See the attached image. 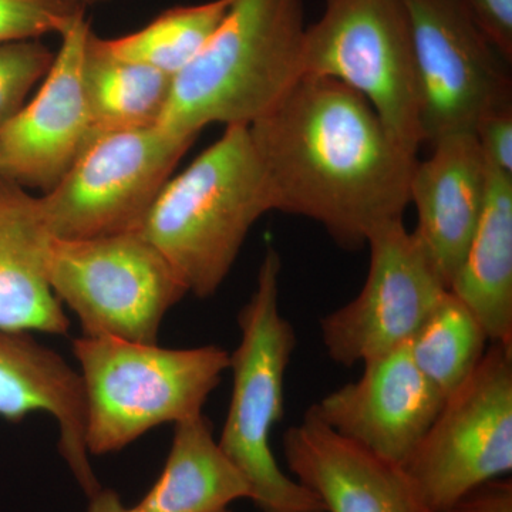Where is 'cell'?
<instances>
[{
	"instance_id": "obj_1",
	"label": "cell",
	"mask_w": 512,
	"mask_h": 512,
	"mask_svg": "<svg viewBox=\"0 0 512 512\" xmlns=\"http://www.w3.org/2000/svg\"><path fill=\"white\" fill-rule=\"evenodd\" d=\"M248 128L272 211L318 222L348 251L403 220L419 158L346 84L301 76Z\"/></svg>"
},
{
	"instance_id": "obj_23",
	"label": "cell",
	"mask_w": 512,
	"mask_h": 512,
	"mask_svg": "<svg viewBox=\"0 0 512 512\" xmlns=\"http://www.w3.org/2000/svg\"><path fill=\"white\" fill-rule=\"evenodd\" d=\"M55 56L39 39L0 43V126L25 106L30 90L52 69Z\"/></svg>"
},
{
	"instance_id": "obj_13",
	"label": "cell",
	"mask_w": 512,
	"mask_h": 512,
	"mask_svg": "<svg viewBox=\"0 0 512 512\" xmlns=\"http://www.w3.org/2000/svg\"><path fill=\"white\" fill-rule=\"evenodd\" d=\"M363 367L359 380L326 394L309 410L340 436L402 467L446 397L420 372L409 343Z\"/></svg>"
},
{
	"instance_id": "obj_17",
	"label": "cell",
	"mask_w": 512,
	"mask_h": 512,
	"mask_svg": "<svg viewBox=\"0 0 512 512\" xmlns=\"http://www.w3.org/2000/svg\"><path fill=\"white\" fill-rule=\"evenodd\" d=\"M53 239L40 198L0 177V328L69 332V316L47 275Z\"/></svg>"
},
{
	"instance_id": "obj_21",
	"label": "cell",
	"mask_w": 512,
	"mask_h": 512,
	"mask_svg": "<svg viewBox=\"0 0 512 512\" xmlns=\"http://www.w3.org/2000/svg\"><path fill=\"white\" fill-rule=\"evenodd\" d=\"M488 342L473 312L446 291L414 333L409 350L420 372L447 399L473 375Z\"/></svg>"
},
{
	"instance_id": "obj_6",
	"label": "cell",
	"mask_w": 512,
	"mask_h": 512,
	"mask_svg": "<svg viewBox=\"0 0 512 512\" xmlns=\"http://www.w3.org/2000/svg\"><path fill=\"white\" fill-rule=\"evenodd\" d=\"M47 275L83 336L157 343L161 323L187 295L173 266L140 232L53 239Z\"/></svg>"
},
{
	"instance_id": "obj_15",
	"label": "cell",
	"mask_w": 512,
	"mask_h": 512,
	"mask_svg": "<svg viewBox=\"0 0 512 512\" xmlns=\"http://www.w3.org/2000/svg\"><path fill=\"white\" fill-rule=\"evenodd\" d=\"M286 464L326 512H427L403 468L340 436L308 410L286 430Z\"/></svg>"
},
{
	"instance_id": "obj_9",
	"label": "cell",
	"mask_w": 512,
	"mask_h": 512,
	"mask_svg": "<svg viewBox=\"0 0 512 512\" xmlns=\"http://www.w3.org/2000/svg\"><path fill=\"white\" fill-rule=\"evenodd\" d=\"M191 146L158 126L94 137L62 180L39 197L53 238L140 232Z\"/></svg>"
},
{
	"instance_id": "obj_20",
	"label": "cell",
	"mask_w": 512,
	"mask_h": 512,
	"mask_svg": "<svg viewBox=\"0 0 512 512\" xmlns=\"http://www.w3.org/2000/svg\"><path fill=\"white\" fill-rule=\"evenodd\" d=\"M82 72L94 137L157 126L173 77L111 55L92 30L87 36Z\"/></svg>"
},
{
	"instance_id": "obj_16",
	"label": "cell",
	"mask_w": 512,
	"mask_h": 512,
	"mask_svg": "<svg viewBox=\"0 0 512 512\" xmlns=\"http://www.w3.org/2000/svg\"><path fill=\"white\" fill-rule=\"evenodd\" d=\"M33 413L55 419L60 454L92 497L101 487L84 440L86 403L79 372L32 333L0 328V417L20 423Z\"/></svg>"
},
{
	"instance_id": "obj_14",
	"label": "cell",
	"mask_w": 512,
	"mask_h": 512,
	"mask_svg": "<svg viewBox=\"0 0 512 512\" xmlns=\"http://www.w3.org/2000/svg\"><path fill=\"white\" fill-rule=\"evenodd\" d=\"M488 164L476 133L450 134L417 161L410 204L417 210L413 235L447 289L470 247L483 212Z\"/></svg>"
},
{
	"instance_id": "obj_7",
	"label": "cell",
	"mask_w": 512,
	"mask_h": 512,
	"mask_svg": "<svg viewBox=\"0 0 512 512\" xmlns=\"http://www.w3.org/2000/svg\"><path fill=\"white\" fill-rule=\"evenodd\" d=\"M302 76L346 84L400 144L419 153V89L403 0H325L322 16L303 37Z\"/></svg>"
},
{
	"instance_id": "obj_22",
	"label": "cell",
	"mask_w": 512,
	"mask_h": 512,
	"mask_svg": "<svg viewBox=\"0 0 512 512\" xmlns=\"http://www.w3.org/2000/svg\"><path fill=\"white\" fill-rule=\"evenodd\" d=\"M232 0L175 6L147 26L116 39H103L104 49L128 62L146 64L167 76H178L220 28Z\"/></svg>"
},
{
	"instance_id": "obj_27",
	"label": "cell",
	"mask_w": 512,
	"mask_h": 512,
	"mask_svg": "<svg viewBox=\"0 0 512 512\" xmlns=\"http://www.w3.org/2000/svg\"><path fill=\"white\" fill-rule=\"evenodd\" d=\"M448 512H512V481L501 477L480 484Z\"/></svg>"
},
{
	"instance_id": "obj_8",
	"label": "cell",
	"mask_w": 512,
	"mask_h": 512,
	"mask_svg": "<svg viewBox=\"0 0 512 512\" xmlns=\"http://www.w3.org/2000/svg\"><path fill=\"white\" fill-rule=\"evenodd\" d=\"M402 468L427 512H448L468 491L511 473L512 346L491 343Z\"/></svg>"
},
{
	"instance_id": "obj_26",
	"label": "cell",
	"mask_w": 512,
	"mask_h": 512,
	"mask_svg": "<svg viewBox=\"0 0 512 512\" xmlns=\"http://www.w3.org/2000/svg\"><path fill=\"white\" fill-rule=\"evenodd\" d=\"M476 136L487 163L512 177V107L485 117Z\"/></svg>"
},
{
	"instance_id": "obj_4",
	"label": "cell",
	"mask_w": 512,
	"mask_h": 512,
	"mask_svg": "<svg viewBox=\"0 0 512 512\" xmlns=\"http://www.w3.org/2000/svg\"><path fill=\"white\" fill-rule=\"evenodd\" d=\"M281 255L266 249L251 298L238 315L241 339L229 353L232 393L218 444L241 471L262 512H326L318 497L286 476L271 447L284 417L285 375L296 348L295 329L279 308Z\"/></svg>"
},
{
	"instance_id": "obj_30",
	"label": "cell",
	"mask_w": 512,
	"mask_h": 512,
	"mask_svg": "<svg viewBox=\"0 0 512 512\" xmlns=\"http://www.w3.org/2000/svg\"><path fill=\"white\" fill-rule=\"evenodd\" d=\"M220 512H229V511H228V508H227V510H222V511H220Z\"/></svg>"
},
{
	"instance_id": "obj_10",
	"label": "cell",
	"mask_w": 512,
	"mask_h": 512,
	"mask_svg": "<svg viewBox=\"0 0 512 512\" xmlns=\"http://www.w3.org/2000/svg\"><path fill=\"white\" fill-rule=\"evenodd\" d=\"M403 2L412 30L423 144L476 133L485 117L512 107L508 62L460 0Z\"/></svg>"
},
{
	"instance_id": "obj_24",
	"label": "cell",
	"mask_w": 512,
	"mask_h": 512,
	"mask_svg": "<svg viewBox=\"0 0 512 512\" xmlns=\"http://www.w3.org/2000/svg\"><path fill=\"white\" fill-rule=\"evenodd\" d=\"M82 10L66 0H0V43L62 36Z\"/></svg>"
},
{
	"instance_id": "obj_12",
	"label": "cell",
	"mask_w": 512,
	"mask_h": 512,
	"mask_svg": "<svg viewBox=\"0 0 512 512\" xmlns=\"http://www.w3.org/2000/svg\"><path fill=\"white\" fill-rule=\"evenodd\" d=\"M90 30L82 10L39 92L0 126V177L25 190H52L93 141L82 72Z\"/></svg>"
},
{
	"instance_id": "obj_5",
	"label": "cell",
	"mask_w": 512,
	"mask_h": 512,
	"mask_svg": "<svg viewBox=\"0 0 512 512\" xmlns=\"http://www.w3.org/2000/svg\"><path fill=\"white\" fill-rule=\"evenodd\" d=\"M80 367L89 454L130 446L161 424L191 419L229 370V352L208 345L160 348L113 338L73 340Z\"/></svg>"
},
{
	"instance_id": "obj_28",
	"label": "cell",
	"mask_w": 512,
	"mask_h": 512,
	"mask_svg": "<svg viewBox=\"0 0 512 512\" xmlns=\"http://www.w3.org/2000/svg\"><path fill=\"white\" fill-rule=\"evenodd\" d=\"M87 512H144L136 507L128 508L121 503L119 494L111 490L97 491L96 494L90 497L89 510Z\"/></svg>"
},
{
	"instance_id": "obj_18",
	"label": "cell",
	"mask_w": 512,
	"mask_h": 512,
	"mask_svg": "<svg viewBox=\"0 0 512 512\" xmlns=\"http://www.w3.org/2000/svg\"><path fill=\"white\" fill-rule=\"evenodd\" d=\"M448 291L473 312L491 343L512 346V177L493 165L480 221Z\"/></svg>"
},
{
	"instance_id": "obj_29",
	"label": "cell",
	"mask_w": 512,
	"mask_h": 512,
	"mask_svg": "<svg viewBox=\"0 0 512 512\" xmlns=\"http://www.w3.org/2000/svg\"><path fill=\"white\" fill-rule=\"evenodd\" d=\"M66 2L73 3V5L82 6V8H86V6L97 5V3L106 2V0H66Z\"/></svg>"
},
{
	"instance_id": "obj_25",
	"label": "cell",
	"mask_w": 512,
	"mask_h": 512,
	"mask_svg": "<svg viewBox=\"0 0 512 512\" xmlns=\"http://www.w3.org/2000/svg\"><path fill=\"white\" fill-rule=\"evenodd\" d=\"M468 16L501 56L512 60V0H460Z\"/></svg>"
},
{
	"instance_id": "obj_3",
	"label": "cell",
	"mask_w": 512,
	"mask_h": 512,
	"mask_svg": "<svg viewBox=\"0 0 512 512\" xmlns=\"http://www.w3.org/2000/svg\"><path fill=\"white\" fill-rule=\"evenodd\" d=\"M269 211L271 197L249 128L228 126L167 181L140 234L173 266L188 293L211 298L255 222Z\"/></svg>"
},
{
	"instance_id": "obj_19",
	"label": "cell",
	"mask_w": 512,
	"mask_h": 512,
	"mask_svg": "<svg viewBox=\"0 0 512 512\" xmlns=\"http://www.w3.org/2000/svg\"><path fill=\"white\" fill-rule=\"evenodd\" d=\"M241 498L251 500L247 480L198 414L174 424L163 473L137 505L144 512H220Z\"/></svg>"
},
{
	"instance_id": "obj_11",
	"label": "cell",
	"mask_w": 512,
	"mask_h": 512,
	"mask_svg": "<svg viewBox=\"0 0 512 512\" xmlns=\"http://www.w3.org/2000/svg\"><path fill=\"white\" fill-rule=\"evenodd\" d=\"M369 271L353 301L320 320L323 346L345 367L402 348L448 291L403 220L367 235Z\"/></svg>"
},
{
	"instance_id": "obj_2",
	"label": "cell",
	"mask_w": 512,
	"mask_h": 512,
	"mask_svg": "<svg viewBox=\"0 0 512 512\" xmlns=\"http://www.w3.org/2000/svg\"><path fill=\"white\" fill-rule=\"evenodd\" d=\"M302 0H232L220 28L174 77L157 126L194 143L212 124L249 126L302 76Z\"/></svg>"
}]
</instances>
